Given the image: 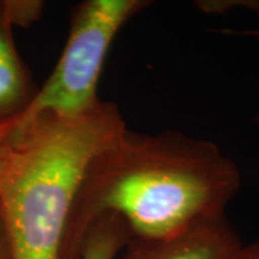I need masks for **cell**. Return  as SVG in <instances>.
<instances>
[{"mask_svg": "<svg viewBox=\"0 0 259 259\" xmlns=\"http://www.w3.org/2000/svg\"><path fill=\"white\" fill-rule=\"evenodd\" d=\"M242 245L226 216L161 239H131L120 259H238Z\"/></svg>", "mask_w": 259, "mask_h": 259, "instance_id": "cell-4", "label": "cell"}, {"mask_svg": "<svg viewBox=\"0 0 259 259\" xmlns=\"http://www.w3.org/2000/svg\"><path fill=\"white\" fill-rule=\"evenodd\" d=\"M5 17L10 24L27 28L40 18L44 2L40 0H2Z\"/></svg>", "mask_w": 259, "mask_h": 259, "instance_id": "cell-7", "label": "cell"}, {"mask_svg": "<svg viewBox=\"0 0 259 259\" xmlns=\"http://www.w3.org/2000/svg\"><path fill=\"white\" fill-rule=\"evenodd\" d=\"M238 259H259V240L242 246Z\"/></svg>", "mask_w": 259, "mask_h": 259, "instance_id": "cell-11", "label": "cell"}, {"mask_svg": "<svg viewBox=\"0 0 259 259\" xmlns=\"http://www.w3.org/2000/svg\"><path fill=\"white\" fill-rule=\"evenodd\" d=\"M0 259H14L8 233H6L4 221L2 218V212H0Z\"/></svg>", "mask_w": 259, "mask_h": 259, "instance_id": "cell-10", "label": "cell"}, {"mask_svg": "<svg viewBox=\"0 0 259 259\" xmlns=\"http://www.w3.org/2000/svg\"><path fill=\"white\" fill-rule=\"evenodd\" d=\"M126 128L118 106L42 114L12 126L0 173V212L14 259H60L74 198L92 161Z\"/></svg>", "mask_w": 259, "mask_h": 259, "instance_id": "cell-2", "label": "cell"}, {"mask_svg": "<svg viewBox=\"0 0 259 259\" xmlns=\"http://www.w3.org/2000/svg\"><path fill=\"white\" fill-rule=\"evenodd\" d=\"M257 121L259 122V115H258V118H257Z\"/></svg>", "mask_w": 259, "mask_h": 259, "instance_id": "cell-12", "label": "cell"}, {"mask_svg": "<svg viewBox=\"0 0 259 259\" xmlns=\"http://www.w3.org/2000/svg\"><path fill=\"white\" fill-rule=\"evenodd\" d=\"M12 28L0 0V122L16 120L37 92L16 50Z\"/></svg>", "mask_w": 259, "mask_h": 259, "instance_id": "cell-5", "label": "cell"}, {"mask_svg": "<svg viewBox=\"0 0 259 259\" xmlns=\"http://www.w3.org/2000/svg\"><path fill=\"white\" fill-rule=\"evenodd\" d=\"M12 126H14V120L0 122V173H2L4 162L8 155L10 148V137H11Z\"/></svg>", "mask_w": 259, "mask_h": 259, "instance_id": "cell-9", "label": "cell"}, {"mask_svg": "<svg viewBox=\"0 0 259 259\" xmlns=\"http://www.w3.org/2000/svg\"><path fill=\"white\" fill-rule=\"evenodd\" d=\"M198 9L202 10L203 12L208 14H222L228 9L236 8H248L259 11V2H226V0H202V2L194 3Z\"/></svg>", "mask_w": 259, "mask_h": 259, "instance_id": "cell-8", "label": "cell"}, {"mask_svg": "<svg viewBox=\"0 0 259 259\" xmlns=\"http://www.w3.org/2000/svg\"><path fill=\"white\" fill-rule=\"evenodd\" d=\"M131 239L125 222L116 215L106 213L90 226L80 259H116Z\"/></svg>", "mask_w": 259, "mask_h": 259, "instance_id": "cell-6", "label": "cell"}, {"mask_svg": "<svg viewBox=\"0 0 259 259\" xmlns=\"http://www.w3.org/2000/svg\"><path fill=\"white\" fill-rule=\"evenodd\" d=\"M234 161L212 142L178 131L126 127L89 164L67 222L60 259H80L90 226L106 213L132 239H161L225 215L240 189Z\"/></svg>", "mask_w": 259, "mask_h": 259, "instance_id": "cell-1", "label": "cell"}, {"mask_svg": "<svg viewBox=\"0 0 259 259\" xmlns=\"http://www.w3.org/2000/svg\"><path fill=\"white\" fill-rule=\"evenodd\" d=\"M148 4L144 0H85L79 4L56 67L14 125L23 126L42 114L72 118L95 108L101 102L97 87L113 41Z\"/></svg>", "mask_w": 259, "mask_h": 259, "instance_id": "cell-3", "label": "cell"}]
</instances>
